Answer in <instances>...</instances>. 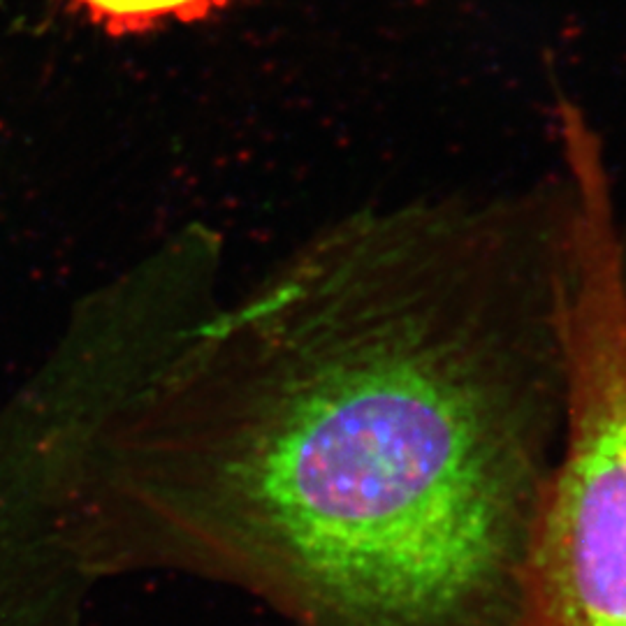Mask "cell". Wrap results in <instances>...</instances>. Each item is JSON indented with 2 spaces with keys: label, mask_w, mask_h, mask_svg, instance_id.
<instances>
[{
  "label": "cell",
  "mask_w": 626,
  "mask_h": 626,
  "mask_svg": "<svg viewBox=\"0 0 626 626\" xmlns=\"http://www.w3.org/2000/svg\"><path fill=\"white\" fill-rule=\"evenodd\" d=\"M573 188L332 225L107 417L77 545L292 626H513L566 415Z\"/></svg>",
  "instance_id": "obj_1"
},
{
  "label": "cell",
  "mask_w": 626,
  "mask_h": 626,
  "mask_svg": "<svg viewBox=\"0 0 626 626\" xmlns=\"http://www.w3.org/2000/svg\"><path fill=\"white\" fill-rule=\"evenodd\" d=\"M569 170L564 434L513 626H626V244L601 149H575Z\"/></svg>",
  "instance_id": "obj_2"
},
{
  "label": "cell",
  "mask_w": 626,
  "mask_h": 626,
  "mask_svg": "<svg viewBox=\"0 0 626 626\" xmlns=\"http://www.w3.org/2000/svg\"><path fill=\"white\" fill-rule=\"evenodd\" d=\"M93 587L52 517L0 494V626H77Z\"/></svg>",
  "instance_id": "obj_3"
},
{
  "label": "cell",
  "mask_w": 626,
  "mask_h": 626,
  "mask_svg": "<svg viewBox=\"0 0 626 626\" xmlns=\"http://www.w3.org/2000/svg\"><path fill=\"white\" fill-rule=\"evenodd\" d=\"M112 33H139L163 21H197L228 0H72Z\"/></svg>",
  "instance_id": "obj_4"
}]
</instances>
